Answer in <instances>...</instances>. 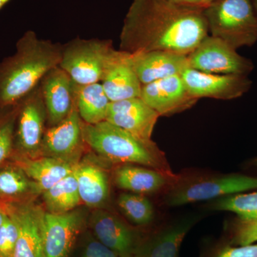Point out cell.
<instances>
[{
	"mask_svg": "<svg viewBox=\"0 0 257 257\" xmlns=\"http://www.w3.org/2000/svg\"><path fill=\"white\" fill-rule=\"evenodd\" d=\"M207 257H257V243L240 246L227 243L214 248Z\"/></svg>",
	"mask_w": 257,
	"mask_h": 257,
	"instance_id": "4dcf8cb0",
	"label": "cell"
},
{
	"mask_svg": "<svg viewBox=\"0 0 257 257\" xmlns=\"http://www.w3.org/2000/svg\"><path fill=\"white\" fill-rule=\"evenodd\" d=\"M160 114L140 97L110 103L106 121L140 140L150 141Z\"/></svg>",
	"mask_w": 257,
	"mask_h": 257,
	"instance_id": "9a60e30c",
	"label": "cell"
},
{
	"mask_svg": "<svg viewBox=\"0 0 257 257\" xmlns=\"http://www.w3.org/2000/svg\"><path fill=\"white\" fill-rule=\"evenodd\" d=\"M47 121L46 107L39 84L19 103L13 153L32 159L41 156Z\"/></svg>",
	"mask_w": 257,
	"mask_h": 257,
	"instance_id": "52a82bcc",
	"label": "cell"
},
{
	"mask_svg": "<svg viewBox=\"0 0 257 257\" xmlns=\"http://www.w3.org/2000/svg\"><path fill=\"white\" fill-rule=\"evenodd\" d=\"M7 214H8V213H7L6 207L0 209V227H1L2 224H3V222H4Z\"/></svg>",
	"mask_w": 257,
	"mask_h": 257,
	"instance_id": "836d02e7",
	"label": "cell"
},
{
	"mask_svg": "<svg viewBox=\"0 0 257 257\" xmlns=\"http://www.w3.org/2000/svg\"><path fill=\"white\" fill-rule=\"evenodd\" d=\"M253 166H254V167H256L257 168V157L256 159H255L254 160H253Z\"/></svg>",
	"mask_w": 257,
	"mask_h": 257,
	"instance_id": "74e56055",
	"label": "cell"
},
{
	"mask_svg": "<svg viewBox=\"0 0 257 257\" xmlns=\"http://www.w3.org/2000/svg\"><path fill=\"white\" fill-rule=\"evenodd\" d=\"M44 207L50 214H64L82 204L74 171L41 194Z\"/></svg>",
	"mask_w": 257,
	"mask_h": 257,
	"instance_id": "d4e9b609",
	"label": "cell"
},
{
	"mask_svg": "<svg viewBox=\"0 0 257 257\" xmlns=\"http://www.w3.org/2000/svg\"><path fill=\"white\" fill-rule=\"evenodd\" d=\"M86 220L85 211L79 208L64 214L46 211L44 240L47 257H70Z\"/></svg>",
	"mask_w": 257,
	"mask_h": 257,
	"instance_id": "8fae6325",
	"label": "cell"
},
{
	"mask_svg": "<svg viewBox=\"0 0 257 257\" xmlns=\"http://www.w3.org/2000/svg\"><path fill=\"white\" fill-rule=\"evenodd\" d=\"M82 132L85 145L101 160L116 165L143 166L177 178L165 154L152 140H140L107 121L88 124L82 120Z\"/></svg>",
	"mask_w": 257,
	"mask_h": 257,
	"instance_id": "3957f363",
	"label": "cell"
},
{
	"mask_svg": "<svg viewBox=\"0 0 257 257\" xmlns=\"http://www.w3.org/2000/svg\"><path fill=\"white\" fill-rule=\"evenodd\" d=\"M19 103L0 108V166L10 160L14 152L15 124Z\"/></svg>",
	"mask_w": 257,
	"mask_h": 257,
	"instance_id": "83f0119b",
	"label": "cell"
},
{
	"mask_svg": "<svg viewBox=\"0 0 257 257\" xmlns=\"http://www.w3.org/2000/svg\"><path fill=\"white\" fill-rule=\"evenodd\" d=\"M42 192L21 167L12 160L0 166V201L20 203L35 200Z\"/></svg>",
	"mask_w": 257,
	"mask_h": 257,
	"instance_id": "603a6c76",
	"label": "cell"
},
{
	"mask_svg": "<svg viewBox=\"0 0 257 257\" xmlns=\"http://www.w3.org/2000/svg\"><path fill=\"white\" fill-rule=\"evenodd\" d=\"M116 52L110 40L74 39L62 45L59 67L75 84L85 85L100 82Z\"/></svg>",
	"mask_w": 257,
	"mask_h": 257,
	"instance_id": "5b68a950",
	"label": "cell"
},
{
	"mask_svg": "<svg viewBox=\"0 0 257 257\" xmlns=\"http://www.w3.org/2000/svg\"><path fill=\"white\" fill-rule=\"evenodd\" d=\"M88 155L80 160L74 170L79 196L83 204L92 209H103L110 197L107 172Z\"/></svg>",
	"mask_w": 257,
	"mask_h": 257,
	"instance_id": "d6986e66",
	"label": "cell"
},
{
	"mask_svg": "<svg viewBox=\"0 0 257 257\" xmlns=\"http://www.w3.org/2000/svg\"><path fill=\"white\" fill-rule=\"evenodd\" d=\"M188 67L199 72L247 75L253 69L251 60L239 55L227 43L208 35L187 55Z\"/></svg>",
	"mask_w": 257,
	"mask_h": 257,
	"instance_id": "ba28073f",
	"label": "cell"
},
{
	"mask_svg": "<svg viewBox=\"0 0 257 257\" xmlns=\"http://www.w3.org/2000/svg\"><path fill=\"white\" fill-rule=\"evenodd\" d=\"M5 207H6V203L1 202V201H0V209Z\"/></svg>",
	"mask_w": 257,
	"mask_h": 257,
	"instance_id": "8d00e7d4",
	"label": "cell"
},
{
	"mask_svg": "<svg viewBox=\"0 0 257 257\" xmlns=\"http://www.w3.org/2000/svg\"><path fill=\"white\" fill-rule=\"evenodd\" d=\"M81 257H119L114 251L104 246L94 236H89L84 243Z\"/></svg>",
	"mask_w": 257,
	"mask_h": 257,
	"instance_id": "1f68e13d",
	"label": "cell"
},
{
	"mask_svg": "<svg viewBox=\"0 0 257 257\" xmlns=\"http://www.w3.org/2000/svg\"><path fill=\"white\" fill-rule=\"evenodd\" d=\"M75 105L81 119L88 124L106 121L111 101L106 96L100 82L94 84H75Z\"/></svg>",
	"mask_w": 257,
	"mask_h": 257,
	"instance_id": "cb8c5ba5",
	"label": "cell"
},
{
	"mask_svg": "<svg viewBox=\"0 0 257 257\" xmlns=\"http://www.w3.org/2000/svg\"><path fill=\"white\" fill-rule=\"evenodd\" d=\"M35 200L6 203V209L14 216L19 234L13 257H47L44 230L46 210Z\"/></svg>",
	"mask_w": 257,
	"mask_h": 257,
	"instance_id": "9c48e42d",
	"label": "cell"
},
{
	"mask_svg": "<svg viewBox=\"0 0 257 257\" xmlns=\"http://www.w3.org/2000/svg\"><path fill=\"white\" fill-rule=\"evenodd\" d=\"M62 45L29 30L19 39L16 52L0 62V108L14 105L60 64Z\"/></svg>",
	"mask_w": 257,
	"mask_h": 257,
	"instance_id": "7a4b0ae2",
	"label": "cell"
},
{
	"mask_svg": "<svg viewBox=\"0 0 257 257\" xmlns=\"http://www.w3.org/2000/svg\"><path fill=\"white\" fill-rule=\"evenodd\" d=\"M10 160L23 169L37 184L42 194L73 172L80 162L45 156L32 159L14 153Z\"/></svg>",
	"mask_w": 257,
	"mask_h": 257,
	"instance_id": "44dd1931",
	"label": "cell"
},
{
	"mask_svg": "<svg viewBox=\"0 0 257 257\" xmlns=\"http://www.w3.org/2000/svg\"><path fill=\"white\" fill-rule=\"evenodd\" d=\"M166 1L179 5V6L204 10L214 0H166Z\"/></svg>",
	"mask_w": 257,
	"mask_h": 257,
	"instance_id": "d6a6232c",
	"label": "cell"
},
{
	"mask_svg": "<svg viewBox=\"0 0 257 257\" xmlns=\"http://www.w3.org/2000/svg\"><path fill=\"white\" fill-rule=\"evenodd\" d=\"M0 227V256L13 257L18 237V224L14 216L8 211Z\"/></svg>",
	"mask_w": 257,
	"mask_h": 257,
	"instance_id": "f546056e",
	"label": "cell"
},
{
	"mask_svg": "<svg viewBox=\"0 0 257 257\" xmlns=\"http://www.w3.org/2000/svg\"><path fill=\"white\" fill-rule=\"evenodd\" d=\"M131 257H135V256H131Z\"/></svg>",
	"mask_w": 257,
	"mask_h": 257,
	"instance_id": "f35d334b",
	"label": "cell"
},
{
	"mask_svg": "<svg viewBox=\"0 0 257 257\" xmlns=\"http://www.w3.org/2000/svg\"><path fill=\"white\" fill-rule=\"evenodd\" d=\"M0 257H1V256H0Z\"/></svg>",
	"mask_w": 257,
	"mask_h": 257,
	"instance_id": "ab89813d",
	"label": "cell"
},
{
	"mask_svg": "<svg viewBox=\"0 0 257 257\" xmlns=\"http://www.w3.org/2000/svg\"><path fill=\"white\" fill-rule=\"evenodd\" d=\"M204 10L166 0H133L121 29L119 50L188 55L209 35Z\"/></svg>",
	"mask_w": 257,
	"mask_h": 257,
	"instance_id": "6da1fadb",
	"label": "cell"
},
{
	"mask_svg": "<svg viewBox=\"0 0 257 257\" xmlns=\"http://www.w3.org/2000/svg\"><path fill=\"white\" fill-rule=\"evenodd\" d=\"M89 225L98 241L117 253L131 257L140 244L136 233L110 211L96 209L89 218Z\"/></svg>",
	"mask_w": 257,
	"mask_h": 257,
	"instance_id": "2e32d148",
	"label": "cell"
},
{
	"mask_svg": "<svg viewBox=\"0 0 257 257\" xmlns=\"http://www.w3.org/2000/svg\"><path fill=\"white\" fill-rule=\"evenodd\" d=\"M140 98L160 116L186 110L198 100L187 91L181 74L143 85Z\"/></svg>",
	"mask_w": 257,
	"mask_h": 257,
	"instance_id": "4fadbf2b",
	"label": "cell"
},
{
	"mask_svg": "<svg viewBox=\"0 0 257 257\" xmlns=\"http://www.w3.org/2000/svg\"><path fill=\"white\" fill-rule=\"evenodd\" d=\"M181 77L189 94L197 99L229 100L243 95L251 87V81L243 74L206 73L188 67Z\"/></svg>",
	"mask_w": 257,
	"mask_h": 257,
	"instance_id": "30bf717a",
	"label": "cell"
},
{
	"mask_svg": "<svg viewBox=\"0 0 257 257\" xmlns=\"http://www.w3.org/2000/svg\"><path fill=\"white\" fill-rule=\"evenodd\" d=\"M257 189V177L229 174L179 181L172 184L164 201L170 207H179Z\"/></svg>",
	"mask_w": 257,
	"mask_h": 257,
	"instance_id": "8992f818",
	"label": "cell"
},
{
	"mask_svg": "<svg viewBox=\"0 0 257 257\" xmlns=\"http://www.w3.org/2000/svg\"><path fill=\"white\" fill-rule=\"evenodd\" d=\"M10 0H0V10L3 9V7L5 6Z\"/></svg>",
	"mask_w": 257,
	"mask_h": 257,
	"instance_id": "e575fe53",
	"label": "cell"
},
{
	"mask_svg": "<svg viewBox=\"0 0 257 257\" xmlns=\"http://www.w3.org/2000/svg\"><path fill=\"white\" fill-rule=\"evenodd\" d=\"M117 204L128 220L135 225L147 226L153 220V205L145 195L122 193L118 197Z\"/></svg>",
	"mask_w": 257,
	"mask_h": 257,
	"instance_id": "4316f807",
	"label": "cell"
},
{
	"mask_svg": "<svg viewBox=\"0 0 257 257\" xmlns=\"http://www.w3.org/2000/svg\"><path fill=\"white\" fill-rule=\"evenodd\" d=\"M101 82L111 102L141 95L143 84L130 64L127 52L117 50L106 67Z\"/></svg>",
	"mask_w": 257,
	"mask_h": 257,
	"instance_id": "ac0fdd59",
	"label": "cell"
},
{
	"mask_svg": "<svg viewBox=\"0 0 257 257\" xmlns=\"http://www.w3.org/2000/svg\"><path fill=\"white\" fill-rule=\"evenodd\" d=\"M86 147L82 137V119L75 106L63 121L46 128L41 156L79 162Z\"/></svg>",
	"mask_w": 257,
	"mask_h": 257,
	"instance_id": "7c38bea8",
	"label": "cell"
},
{
	"mask_svg": "<svg viewBox=\"0 0 257 257\" xmlns=\"http://www.w3.org/2000/svg\"><path fill=\"white\" fill-rule=\"evenodd\" d=\"M159 171L136 165H121L113 172V180L119 189L135 194H155L177 180Z\"/></svg>",
	"mask_w": 257,
	"mask_h": 257,
	"instance_id": "7402d4cb",
	"label": "cell"
},
{
	"mask_svg": "<svg viewBox=\"0 0 257 257\" xmlns=\"http://www.w3.org/2000/svg\"><path fill=\"white\" fill-rule=\"evenodd\" d=\"M197 220V216H189L159 230L140 241L134 256L179 257L184 238Z\"/></svg>",
	"mask_w": 257,
	"mask_h": 257,
	"instance_id": "ffe728a7",
	"label": "cell"
},
{
	"mask_svg": "<svg viewBox=\"0 0 257 257\" xmlns=\"http://www.w3.org/2000/svg\"><path fill=\"white\" fill-rule=\"evenodd\" d=\"M74 86V81L59 66L51 69L42 79L40 87L49 126L63 121L75 107Z\"/></svg>",
	"mask_w": 257,
	"mask_h": 257,
	"instance_id": "5bb4252c",
	"label": "cell"
},
{
	"mask_svg": "<svg viewBox=\"0 0 257 257\" xmlns=\"http://www.w3.org/2000/svg\"><path fill=\"white\" fill-rule=\"evenodd\" d=\"M257 241V219H241L236 217L229 227L228 243L234 246L248 245Z\"/></svg>",
	"mask_w": 257,
	"mask_h": 257,
	"instance_id": "f1b7e54d",
	"label": "cell"
},
{
	"mask_svg": "<svg viewBox=\"0 0 257 257\" xmlns=\"http://www.w3.org/2000/svg\"><path fill=\"white\" fill-rule=\"evenodd\" d=\"M130 62L143 85L179 75L188 68L187 55L167 51L128 54Z\"/></svg>",
	"mask_w": 257,
	"mask_h": 257,
	"instance_id": "e0dca14e",
	"label": "cell"
},
{
	"mask_svg": "<svg viewBox=\"0 0 257 257\" xmlns=\"http://www.w3.org/2000/svg\"><path fill=\"white\" fill-rule=\"evenodd\" d=\"M212 210L234 213L241 219H257V192H242L210 201Z\"/></svg>",
	"mask_w": 257,
	"mask_h": 257,
	"instance_id": "484cf974",
	"label": "cell"
},
{
	"mask_svg": "<svg viewBox=\"0 0 257 257\" xmlns=\"http://www.w3.org/2000/svg\"><path fill=\"white\" fill-rule=\"evenodd\" d=\"M251 2H252L253 8H254L255 12H256L257 15V0H251Z\"/></svg>",
	"mask_w": 257,
	"mask_h": 257,
	"instance_id": "d590c367",
	"label": "cell"
},
{
	"mask_svg": "<svg viewBox=\"0 0 257 257\" xmlns=\"http://www.w3.org/2000/svg\"><path fill=\"white\" fill-rule=\"evenodd\" d=\"M204 12L211 36L235 50L257 42V15L251 0H214Z\"/></svg>",
	"mask_w": 257,
	"mask_h": 257,
	"instance_id": "277c9868",
	"label": "cell"
}]
</instances>
